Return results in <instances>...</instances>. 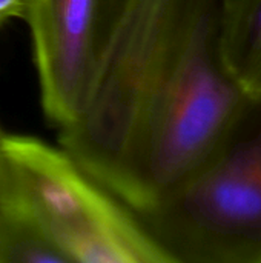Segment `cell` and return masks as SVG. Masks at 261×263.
<instances>
[{"mask_svg":"<svg viewBox=\"0 0 261 263\" xmlns=\"http://www.w3.org/2000/svg\"><path fill=\"white\" fill-rule=\"evenodd\" d=\"M131 0H31L42 108L58 129L78 117Z\"/></svg>","mask_w":261,"mask_h":263,"instance_id":"5b68a950","label":"cell"},{"mask_svg":"<svg viewBox=\"0 0 261 263\" xmlns=\"http://www.w3.org/2000/svg\"><path fill=\"white\" fill-rule=\"evenodd\" d=\"M3 133L0 126V217L8 205V185H6V170H5V157H3Z\"/></svg>","mask_w":261,"mask_h":263,"instance_id":"9c48e42d","label":"cell"},{"mask_svg":"<svg viewBox=\"0 0 261 263\" xmlns=\"http://www.w3.org/2000/svg\"><path fill=\"white\" fill-rule=\"evenodd\" d=\"M192 0H131L86 105L60 128V146L115 193L152 102L174 62Z\"/></svg>","mask_w":261,"mask_h":263,"instance_id":"3957f363","label":"cell"},{"mask_svg":"<svg viewBox=\"0 0 261 263\" xmlns=\"http://www.w3.org/2000/svg\"><path fill=\"white\" fill-rule=\"evenodd\" d=\"M169 263H261V96L206 157L135 214Z\"/></svg>","mask_w":261,"mask_h":263,"instance_id":"7a4b0ae2","label":"cell"},{"mask_svg":"<svg viewBox=\"0 0 261 263\" xmlns=\"http://www.w3.org/2000/svg\"><path fill=\"white\" fill-rule=\"evenodd\" d=\"M220 0H192L174 62L152 102L114 196L149 210L212 149L246 96L218 43Z\"/></svg>","mask_w":261,"mask_h":263,"instance_id":"6da1fadb","label":"cell"},{"mask_svg":"<svg viewBox=\"0 0 261 263\" xmlns=\"http://www.w3.org/2000/svg\"><path fill=\"white\" fill-rule=\"evenodd\" d=\"M0 263H66V259L34 220L8 203L0 217Z\"/></svg>","mask_w":261,"mask_h":263,"instance_id":"52a82bcc","label":"cell"},{"mask_svg":"<svg viewBox=\"0 0 261 263\" xmlns=\"http://www.w3.org/2000/svg\"><path fill=\"white\" fill-rule=\"evenodd\" d=\"M218 43L235 83L261 96V0H220Z\"/></svg>","mask_w":261,"mask_h":263,"instance_id":"8992f818","label":"cell"},{"mask_svg":"<svg viewBox=\"0 0 261 263\" xmlns=\"http://www.w3.org/2000/svg\"><path fill=\"white\" fill-rule=\"evenodd\" d=\"M8 203L34 220L66 263H169L140 219L62 146L5 134Z\"/></svg>","mask_w":261,"mask_h":263,"instance_id":"277c9868","label":"cell"},{"mask_svg":"<svg viewBox=\"0 0 261 263\" xmlns=\"http://www.w3.org/2000/svg\"><path fill=\"white\" fill-rule=\"evenodd\" d=\"M31 0H0V26L12 18H26Z\"/></svg>","mask_w":261,"mask_h":263,"instance_id":"ba28073f","label":"cell"}]
</instances>
